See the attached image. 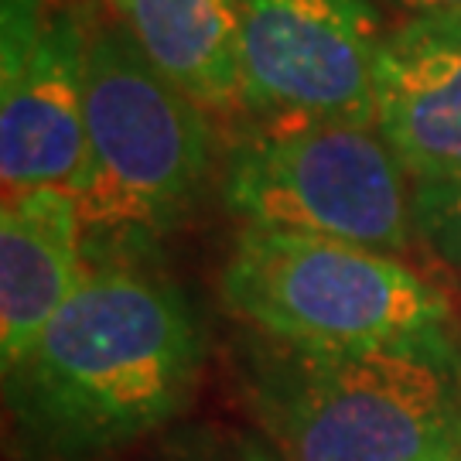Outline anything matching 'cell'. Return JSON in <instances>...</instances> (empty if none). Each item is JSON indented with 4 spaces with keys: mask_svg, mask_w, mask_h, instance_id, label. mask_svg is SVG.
<instances>
[{
    "mask_svg": "<svg viewBox=\"0 0 461 461\" xmlns=\"http://www.w3.org/2000/svg\"><path fill=\"white\" fill-rule=\"evenodd\" d=\"M458 21H461V17H458Z\"/></svg>",
    "mask_w": 461,
    "mask_h": 461,
    "instance_id": "cell-17",
    "label": "cell"
},
{
    "mask_svg": "<svg viewBox=\"0 0 461 461\" xmlns=\"http://www.w3.org/2000/svg\"><path fill=\"white\" fill-rule=\"evenodd\" d=\"M458 445H461V424H458Z\"/></svg>",
    "mask_w": 461,
    "mask_h": 461,
    "instance_id": "cell-16",
    "label": "cell"
},
{
    "mask_svg": "<svg viewBox=\"0 0 461 461\" xmlns=\"http://www.w3.org/2000/svg\"><path fill=\"white\" fill-rule=\"evenodd\" d=\"M407 171L376 127H253L222 161V205L243 230L308 232L379 253L413 243Z\"/></svg>",
    "mask_w": 461,
    "mask_h": 461,
    "instance_id": "cell-5",
    "label": "cell"
},
{
    "mask_svg": "<svg viewBox=\"0 0 461 461\" xmlns=\"http://www.w3.org/2000/svg\"><path fill=\"white\" fill-rule=\"evenodd\" d=\"M240 376L280 461H424L458 445L455 346L308 348L257 335Z\"/></svg>",
    "mask_w": 461,
    "mask_h": 461,
    "instance_id": "cell-2",
    "label": "cell"
},
{
    "mask_svg": "<svg viewBox=\"0 0 461 461\" xmlns=\"http://www.w3.org/2000/svg\"><path fill=\"white\" fill-rule=\"evenodd\" d=\"M413 232L434 257L461 270V178L413 182L411 188Z\"/></svg>",
    "mask_w": 461,
    "mask_h": 461,
    "instance_id": "cell-11",
    "label": "cell"
},
{
    "mask_svg": "<svg viewBox=\"0 0 461 461\" xmlns=\"http://www.w3.org/2000/svg\"><path fill=\"white\" fill-rule=\"evenodd\" d=\"M89 17L49 0H0V185L4 198L62 188L86 161Z\"/></svg>",
    "mask_w": 461,
    "mask_h": 461,
    "instance_id": "cell-7",
    "label": "cell"
},
{
    "mask_svg": "<svg viewBox=\"0 0 461 461\" xmlns=\"http://www.w3.org/2000/svg\"><path fill=\"white\" fill-rule=\"evenodd\" d=\"M376 133L411 182L461 178V21L420 17L386 32Z\"/></svg>",
    "mask_w": 461,
    "mask_h": 461,
    "instance_id": "cell-8",
    "label": "cell"
},
{
    "mask_svg": "<svg viewBox=\"0 0 461 461\" xmlns=\"http://www.w3.org/2000/svg\"><path fill=\"white\" fill-rule=\"evenodd\" d=\"M49 4L51 7H62V11H76V14L89 17V21H106L113 0H49Z\"/></svg>",
    "mask_w": 461,
    "mask_h": 461,
    "instance_id": "cell-14",
    "label": "cell"
},
{
    "mask_svg": "<svg viewBox=\"0 0 461 461\" xmlns=\"http://www.w3.org/2000/svg\"><path fill=\"white\" fill-rule=\"evenodd\" d=\"M383 41L373 0H247L243 113L260 131L376 127Z\"/></svg>",
    "mask_w": 461,
    "mask_h": 461,
    "instance_id": "cell-6",
    "label": "cell"
},
{
    "mask_svg": "<svg viewBox=\"0 0 461 461\" xmlns=\"http://www.w3.org/2000/svg\"><path fill=\"white\" fill-rule=\"evenodd\" d=\"M209 113L165 79L113 21H96L86 68V161L68 195L86 240H154L212 178Z\"/></svg>",
    "mask_w": 461,
    "mask_h": 461,
    "instance_id": "cell-3",
    "label": "cell"
},
{
    "mask_svg": "<svg viewBox=\"0 0 461 461\" xmlns=\"http://www.w3.org/2000/svg\"><path fill=\"white\" fill-rule=\"evenodd\" d=\"M106 21L205 113H243L247 0H113Z\"/></svg>",
    "mask_w": 461,
    "mask_h": 461,
    "instance_id": "cell-10",
    "label": "cell"
},
{
    "mask_svg": "<svg viewBox=\"0 0 461 461\" xmlns=\"http://www.w3.org/2000/svg\"><path fill=\"white\" fill-rule=\"evenodd\" d=\"M424 461H461V445H451V447H441V451H434L430 458Z\"/></svg>",
    "mask_w": 461,
    "mask_h": 461,
    "instance_id": "cell-15",
    "label": "cell"
},
{
    "mask_svg": "<svg viewBox=\"0 0 461 461\" xmlns=\"http://www.w3.org/2000/svg\"><path fill=\"white\" fill-rule=\"evenodd\" d=\"M167 461H280L264 438H249L240 430H192L167 451Z\"/></svg>",
    "mask_w": 461,
    "mask_h": 461,
    "instance_id": "cell-12",
    "label": "cell"
},
{
    "mask_svg": "<svg viewBox=\"0 0 461 461\" xmlns=\"http://www.w3.org/2000/svg\"><path fill=\"white\" fill-rule=\"evenodd\" d=\"M205 335L188 297L133 267H93L21 363L7 413L34 461H99L167 428L195 393Z\"/></svg>",
    "mask_w": 461,
    "mask_h": 461,
    "instance_id": "cell-1",
    "label": "cell"
},
{
    "mask_svg": "<svg viewBox=\"0 0 461 461\" xmlns=\"http://www.w3.org/2000/svg\"><path fill=\"white\" fill-rule=\"evenodd\" d=\"M226 312L308 348L451 346L445 294L393 253L280 230H240L219 277Z\"/></svg>",
    "mask_w": 461,
    "mask_h": 461,
    "instance_id": "cell-4",
    "label": "cell"
},
{
    "mask_svg": "<svg viewBox=\"0 0 461 461\" xmlns=\"http://www.w3.org/2000/svg\"><path fill=\"white\" fill-rule=\"evenodd\" d=\"M393 7L403 21H420V17H461V0H383Z\"/></svg>",
    "mask_w": 461,
    "mask_h": 461,
    "instance_id": "cell-13",
    "label": "cell"
},
{
    "mask_svg": "<svg viewBox=\"0 0 461 461\" xmlns=\"http://www.w3.org/2000/svg\"><path fill=\"white\" fill-rule=\"evenodd\" d=\"M76 198L41 188L4 198L0 212V366L11 373L89 277Z\"/></svg>",
    "mask_w": 461,
    "mask_h": 461,
    "instance_id": "cell-9",
    "label": "cell"
}]
</instances>
